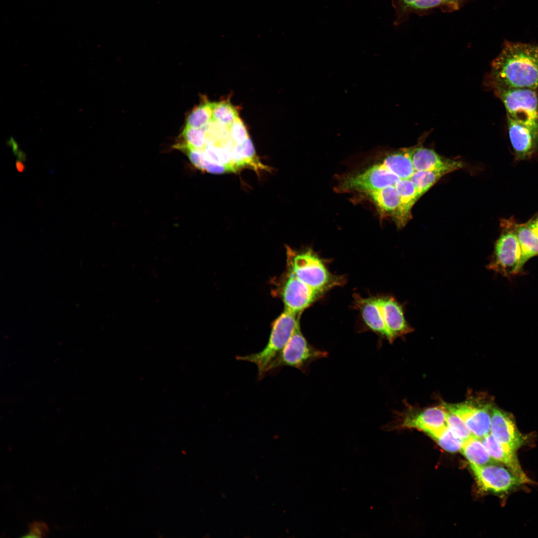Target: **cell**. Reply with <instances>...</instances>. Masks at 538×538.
<instances>
[{"mask_svg":"<svg viewBox=\"0 0 538 538\" xmlns=\"http://www.w3.org/2000/svg\"><path fill=\"white\" fill-rule=\"evenodd\" d=\"M383 319L388 333V340L393 342L398 337L412 331L405 320L402 307L390 296L378 297Z\"/></svg>","mask_w":538,"mask_h":538,"instance_id":"9a60e30c","label":"cell"},{"mask_svg":"<svg viewBox=\"0 0 538 538\" xmlns=\"http://www.w3.org/2000/svg\"><path fill=\"white\" fill-rule=\"evenodd\" d=\"M410 149L415 171L445 169L450 172L463 167L462 162L445 158L432 149L420 145L410 147Z\"/></svg>","mask_w":538,"mask_h":538,"instance_id":"5bb4252c","label":"cell"},{"mask_svg":"<svg viewBox=\"0 0 538 538\" xmlns=\"http://www.w3.org/2000/svg\"><path fill=\"white\" fill-rule=\"evenodd\" d=\"M400 426L416 428L433 438L447 426L446 410L442 406L428 408L415 415L405 417Z\"/></svg>","mask_w":538,"mask_h":538,"instance_id":"4fadbf2b","label":"cell"},{"mask_svg":"<svg viewBox=\"0 0 538 538\" xmlns=\"http://www.w3.org/2000/svg\"><path fill=\"white\" fill-rule=\"evenodd\" d=\"M491 88L538 89V46L506 42L492 61Z\"/></svg>","mask_w":538,"mask_h":538,"instance_id":"6da1fadb","label":"cell"},{"mask_svg":"<svg viewBox=\"0 0 538 538\" xmlns=\"http://www.w3.org/2000/svg\"><path fill=\"white\" fill-rule=\"evenodd\" d=\"M441 9L444 12H452L458 10L462 5L464 0H440Z\"/></svg>","mask_w":538,"mask_h":538,"instance_id":"4dcf8cb0","label":"cell"},{"mask_svg":"<svg viewBox=\"0 0 538 538\" xmlns=\"http://www.w3.org/2000/svg\"><path fill=\"white\" fill-rule=\"evenodd\" d=\"M15 166L16 169L19 172H22L24 171L25 166L24 164L19 159H17L15 162Z\"/></svg>","mask_w":538,"mask_h":538,"instance_id":"d6a6232c","label":"cell"},{"mask_svg":"<svg viewBox=\"0 0 538 538\" xmlns=\"http://www.w3.org/2000/svg\"><path fill=\"white\" fill-rule=\"evenodd\" d=\"M287 261L289 272L321 293L342 283V279L332 275L311 250L299 253L287 251Z\"/></svg>","mask_w":538,"mask_h":538,"instance_id":"3957f363","label":"cell"},{"mask_svg":"<svg viewBox=\"0 0 538 538\" xmlns=\"http://www.w3.org/2000/svg\"><path fill=\"white\" fill-rule=\"evenodd\" d=\"M357 299L363 320L372 331L388 339V333L378 298Z\"/></svg>","mask_w":538,"mask_h":538,"instance_id":"e0dca14e","label":"cell"},{"mask_svg":"<svg viewBox=\"0 0 538 538\" xmlns=\"http://www.w3.org/2000/svg\"><path fill=\"white\" fill-rule=\"evenodd\" d=\"M506 110L507 117L538 131V97L537 90L492 87Z\"/></svg>","mask_w":538,"mask_h":538,"instance_id":"277c9868","label":"cell"},{"mask_svg":"<svg viewBox=\"0 0 538 538\" xmlns=\"http://www.w3.org/2000/svg\"><path fill=\"white\" fill-rule=\"evenodd\" d=\"M449 172L445 169L415 171L409 179L415 186L420 197L442 176Z\"/></svg>","mask_w":538,"mask_h":538,"instance_id":"cb8c5ba5","label":"cell"},{"mask_svg":"<svg viewBox=\"0 0 538 538\" xmlns=\"http://www.w3.org/2000/svg\"><path fill=\"white\" fill-rule=\"evenodd\" d=\"M392 2L396 12L395 25L403 22L411 12L423 14L441 7L440 0H392Z\"/></svg>","mask_w":538,"mask_h":538,"instance_id":"d6986e66","label":"cell"},{"mask_svg":"<svg viewBox=\"0 0 538 538\" xmlns=\"http://www.w3.org/2000/svg\"><path fill=\"white\" fill-rule=\"evenodd\" d=\"M515 232L521 250L519 273L530 259L538 255V237L526 223H516Z\"/></svg>","mask_w":538,"mask_h":538,"instance_id":"44dd1931","label":"cell"},{"mask_svg":"<svg viewBox=\"0 0 538 538\" xmlns=\"http://www.w3.org/2000/svg\"><path fill=\"white\" fill-rule=\"evenodd\" d=\"M321 294L289 271L281 290L285 310L295 314H300Z\"/></svg>","mask_w":538,"mask_h":538,"instance_id":"30bf717a","label":"cell"},{"mask_svg":"<svg viewBox=\"0 0 538 538\" xmlns=\"http://www.w3.org/2000/svg\"><path fill=\"white\" fill-rule=\"evenodd\" d=\"M460 450L471 464L478 466L497 464L482 440L473 435L463 441Z\"/></svg>","mask_w":538,"mask_h":538,"instance_id":"7402d4cb","label":"cell"},{"mask_svg":"<svg viewBox=\"0 0 538 538\" xmlns=\"http://www.w3.org/2000/svg\"><path fill=\"white\" fill-rule=\"evenodd\" d=\"M481 440L493 459L504 464L515 475L531 482L521 467L516 451L501 444L491 433Z\"/></svg>","mask_w":538,"mask_h":538,"instance_id":"2e32d148","label":"cell"},{"mask_svg":"<svg viewBox=\"0 0 538 538\" xmlns=\"http://www.w3.org/2000/svg\"><path fill=\"white\" fill-rule=\"evenodd\" d=\"M470 466L478 485L485 491L504 493L530 483L514 474L507 467L494 464L478 466L470 463Z\"/></svg>","mask_w":538,"mask_h":538,"instance_id":"52a82bcc","label":"cell"},{"mask_svg":"<svg viewBox=\"0 0 538 538\" xmlns=\"http://www.w3.org/2000/svg\"><path fill=\"white\" fill-rule=\"evenodd\" d=\"M382 164L401 179L410 178L415 171L410 147L402 148L388 155Z\"/></svg>","mask_w":538,"mask_h":538,"instance_id":"ffe728a7","label":"cell"},{"mask_svg":"<svg viewBox=\"0 0 538 538\" xmlns=\"http://www.w3.org/2000/svg\"><path fill=\"white\" fill-rule=\"evenodd\" d=\"M228 130L230 137L235 145L242 144L250 137L247 128L240 117L237 118L228 127Z\"/></svg>","mask_w":538,"mask_h":538,"instance_id":"f1b7e54d","label":"cell"},{"mask_svg":"<svg viewBox=\"0 0 538 538\" xmlns=\"http://www.w3.org/2000/svg\"><path fill=\"white\" fill-rule=\"evenodd\" d=\"M395 186L400 194V203L395 218L398 226L402 227L410 219L411 208L419 197L409 178L400 179Z\"/></svg>","mask_w":538,"mask_h":538,"instance_id":"ac0fdd59","label":"cell"},{"mask_svg":"<svg viewBox=\"0 0 538 538\" xmlns=\"http://www.w3.org/2000/svg\"><path fill=\"white\" fill-rule=\"evenodd\" d=\"M490 433L501 444L517 451L526 441L518 429L514 419L505 411L492 407Z\"/></svg>","mask_w":538,"mask_h":538,"instance_id":"8fae6325","label":"cell"},{"mask_svg":"<svg viewBox=\"0 0 538 538\" xmlns=\"http://www.w3.org/2000/svg\"><path fill=\"white\" fill-rule=\"evenodd\" d=\"M510 139L515 159H530L538 151V131L520 124L507 117Z\"/></svg>","mask_w":538,"mask_h":538,"instance_id":"7c38bea8","label":"cell"},{"mask_svg":"<svg viewBox=\"0 0 538 538\" xmlns=\"http://www.w3.org/2000/svg\"><path fill=\"white\" fill-rule=\"evenodd\" d=\"M433 438L442 448L451 452L460 450L464 441L454 434L448 426L442 429Z\"/></svg>","mask_w":538,"mask_h":538,"instance_id":"4316f807","label":"cell"},{"mask_svg":"<svg viewBox=\"0 0 538 538\" xmlns=\"http://www.w3.org/2000/svg\"><path fill=\"white\" fill-rule=\"evenodd\" d=\"M367 193L382 212L395 216L400 203V194L395 185L389 186Z\"/></svg>","mask_w":538,"mask_h":538,"instance_id":"603a6c76","label":"cell"},{"mask_svg":"<svg viewBox=\"0 0 538 538\" xmlns=\"http://www.w3.org/2000/svg\"><path fill=\"white\" fill-rule=\"evenodd\" d=\"M516 223L513 217L501 220V233L488 266L490 269L507 277L518 273L521 250L515 232Z\"/></svg>","mask_w":538,"mask_h":538,"instance_id":"5b68a950","label":"cell"},{"mask_svg":"<svg viewBox=\"0 0 538 538\" xmlns=\"http://www.w3.org/2000/svg\"><path fill=\"white\" fill-rule=\"evenodd\" d=\"M446 415L447 425L456 436L465 441L472 435L470 430L460 416L447 410Z\"/></svg>","mask_w":538,"mask_h":538,"instance_id":"83f0119b","label":"cell"},{"mask_svg":"<svg viewBox=\"0 0 538 538\" xmlns=\"http://www.w3.org/2000/svg\"><path fill=\"white\" fill-rule=\"evenodd\" d=\"M526 223L538 237V213Z\"/></svg>","mask_w":538,"mask_h":538,"instance_id":"1f68e13d","label":"cell"},{"mask_svg":"<svg viewBox=\"0 0 538 538\" xmlns=\"http://www.w3.org/2000/svg\"><path fill=\"white\" fill-rule=\"evenodd\" d=\"M29 532L23 538H41L48 532L47 526L43 522H34L29 525Z\"/></svg>","mask_w":538,"mask_h":538,"instance_id":"f546056e","label":"cell"},{"mask_svg":"<svg viewBox=\"0 0 538 538\" xmlns=\"http://www.w3.org/2000/svg\"><path fill=\"white\" fill-rule=\"evenodd\" d=\"M295 314L284 310L272 323L268 342L259 352L237 356L236 359L254 363L258 368V379L261 380L267 374L270 365L275 360L299 325Z\"/></svg>","mask_w":538,"mask_h":538,"instance_id":"7a4b0ae2","label":"cell"},{"mask_svg":"<svg viewBox=\"0 0 538 538\" xmlns=\"http://www.w3.org/2000/svg\"><path fill=\"white\" fill-rule=\"evenodd\" d=\"M442 407L460 416L472 435L482 439L490 434L492 407L490 405L477 404L469 402L457 404H445Z\"/></svg>","mask_w":538,"mask_h":538,"instance_id":"ba28073f","label":"cell"},{"mask_svg":"<svg viewBox=\"0 0 538 538\" xmlns=\"http://www.w3.org/2000/svg\"><path fill=\"white\" fill-rule=\"evenodd\" d=\"M212 121L228 127L239 117L238 112L229 100L212 102Z\"/></svg>","mask_w":538,"mask_h":538,"instance_id":"484cf974","label":"cell"},{"mask_svg":"<svg viewBox=\"0 0 538 538\" xmlns=\"http://www.w3.org/2000/svg\"><path fill=\"white\" fill-rule=\"evenodd\" d=\"M400 179L382 163L377 164L362 173L345 179L342 183L341 188L368 193L395 185Z\"/></svg>","mask_w":538,"mask_h":538,"instance_id":"9c48e42d","label":"cell"},{"mask_svg":"<svg viewBox=\"0 0 538 538\" xmlns=\"http://www.w3.org/2000/svg\"><path fill=\"white\" fill-rule=\"evenodd\" d=\"M326 351L311 345L298 325L280 353L269 366L267 373H274L285 366L299 369L306 373L311 363L328 356Z\"/></svg>","mask_w":538,"mask_h":538,"instance_id":"8992f818","label":"cell"},{"mask_svg":"<svg viewBox=\"0 0 538 538\" xmlns=\"http://www.w3.org/2000/svg\"><path fill=\"white\" fill-rule=\"evenodd\" d=\"M212 102L207 101L194 107L188 115L185 127L201 128L212 121Z\"/></svg>","mask_w":538,"mask_h":538,"instance_id":"d4e9b609","label":"cell"}]
</instances>
